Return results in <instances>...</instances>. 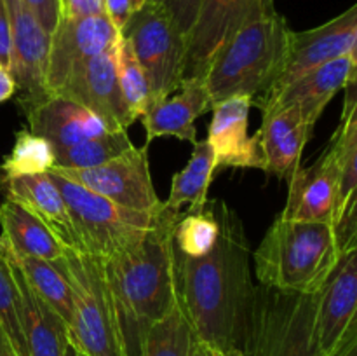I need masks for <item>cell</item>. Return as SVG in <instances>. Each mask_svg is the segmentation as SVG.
I'll return each mask as SVG.
<instances>
[{"label": "cell", "mask_w": 357, "mask_h": 356, "mask_svg": "<svg viewBox=\"0 0 357 356\" xmlns=\"http://www.w3.org/2000/svg\"><path fill=\"white\" fill-rule=\"evenodd\" d=\"M10 54H13V38H10V20L6 0H0V66L10 72Z\"/></svg>", "instance_id": "cell-38"}, {"label": "cell", "mask_w": 357, "mask_h": 356, "mask_svg": "<svg viewBox=\"0 0 357 356\" xmlns=\"http://www.w3.org/2000/svg\"><path fill=\"white\" fill-rule=\"evenodd\" d=\"M317 297L255 286L237 356H323L316 334Z\"/></svg>", "instance_id": "cell-5"}, {"label": "cell", "mask_w": 357, "mask_h": 356, "mask_svg": "<svg viewBox=\"0 0 357 356\" xmlns=\"http://www.w3.org/2000/svg\"><path fill=\"white\" fill-rule=\"evenodd\" d=\"M291 28L278 13L244 24L216 51L202 75L211 108L232 96L257 101L281 73Z\"/></svg>", "instance_id": "cell-3"}, {"label": "cell", "mask_w": 357, "mask_h": 356, "mask_svg": "<svg viewBox=\"0 0 357 356\" xmlns=\"http://www.w3.org/2000/svg\"><path fill=\"white\" fill-rule=\"evenodd\" d=\"M331 222H307L278 216L253 255L260 285L279 292L314 295L338 265Z\"/></svg>", "instance_id": "cell-4"}, {"label": "cell", "mask_w": 357, "mask_h": 356, "mask_svg": "<svg viewBox=\"0 0 357 356\" xmlns=\"http://www.w3.org/2000/svg\"><path fill=\"white\" fill-rule=\"evenodd\" d=\"M65 356H84V355H82V353H79V351H77V349L73 348V346L70 344V342H68V346H66Z\"/></svg>", "instance_id": "cell-42"}, {"label": "cell", "mask_w": 357, "mask_h": 356, "mask_svg": "<svg viewBox=\"0 0 357 356\" xmlns=\"http://www.w3.org/2000/svg\"><path fill=\"white\" fill-rule=\"evenodd\" d=\"M0 227L2 237L14 253L47 262H58L65 255V246L52 236L51 230L23 206L9 199L0 206Z\"/></svg>", "instance_id": "cell-25"}, {"label": "cell", "mask_w": 357, "mask_h": 356, "mask_svg": "<svg viewBox=\"0 0 357 356\" xmlns=\"http://www.w3.org/2000/svg\"><path fill=\"white\" fill-rule=\"evenodd\" d=\"M63 17H87L105 14V0H59Z\"/></svg>", "instance_id": "cell-37"}, {"label": "cell", "mask_w": 357, "mask_h": 356, "mask_svg": "<svg viewBox=\"0 0 357 356\" xmlns=\"http://www.w3.org/2000/svg\"><path fill=\"white\" fill-rule=\"evenodd\" d=\"M26 6V9L33 14L35 20L38 21L42 28L47 31L49 35L58 24L59 17H61V10H59V0H21Z\"/></svg>", "instance_id": "cell-35"}, {"label": "cell", "mask_w": 357, "mask_h": 356, "mask_svg": "<svg viewBox=\"0 0 357 356\" xmlns=\"http://www.w3.org/2000/svg\"><path fill=\"white\" fill-rule=\"evenodd\" d=\"M14 93H16V82H14L13 75L9 70L0 66V103L13 98Z\"/></svg>", "instance_id": "cell-39"}, {"label": "cell", "mask_w": 357, "mask_h": 356, "mask_svg": "<svg viewBox=\"0 0 357 356\" xmlns=\"http://www.w3.org/2000/svg\"><path fill=\"white\" fill-rule=\"evenodd\" d=\"M195 341L183 313L174 306L146 332L138 356H190Z\"/></svg>", "instance_id": "cell-28"}, {"label": "cell", "mask_w": 357, "mask_h": 356, "mask_svg": "<svg viewBox=\"0 0 357 356\" xmlns=\"http://www.w3.org/2000/svg\"><path fill=\"white\" fill-rule=\"evenodd\" d=\"M190 356H227V355L225 353L218 351V349H215L213 346L206 344V342L195 341Z\"/></svg>", "instance_id": "cell-41"}, {"label": "cell", "mask_w": 357, "mask_h": 356, "mask_svg": "<svg viewBox=\"0 0 357 356\" xmlns=\"http://www.w3.org/2000/svg\"><path fill=\"white\" fill-rule=\"evenodd\" d=\"M357 77L344 87L345 100L340 126L331 138L338 164V199L333 216L340 253L357 248Z\"/></svg>", "instance_id": "cell-15"}, {"label": "cell", "mask_w": 357, "mask_h": 356, "mask_svg": "<svg viewBox=\"0 0 357 356\" xmlns=\"http://www.w3.org/2000/svg\"><path fill=\"white\" fill-rule=\"evenodd\" d=\"M119 37L121 34L115 30L107 14L59 17L58 24L49 35L45 82L51 96L63 86L77 65L112 49Z\"/></svg>", "instance_id": "cell-14"}, {"label": "cell", "mask_w": 357, "mask_h": 356, "mask_svg": "<svg viewBox=\"0 0 357 356\" xmlns=\"http://www.w3.org/2000/svg\"><path fill=\"white\" fill-rule=\"evenodd\" d=\"M314 126L303 119L296 107H282L264 114L258 129L264 154V171L271 177L289 180L300 168L302 154L310 140Z\"/></svg>", "instance_id": "cell-20"}, {"label": "cell", "mask_w": 357, "mask_h": 356, "mask_svg": "<svg viewBox=\"0 0 357 356\" xmlns=\"http://www.w3.org/2000/svg\"><path fill=\"white\" fill-rule=\"evenodd\" d=\"M218 234L220 222L215 205L208 202L204 208L180 215L173 229V246L187 257H204L213 250Z\"/></svg>", "instance_id": "cell-29"}, {"label": "cell", "mask_w": 357, "mask_h": 356, "mask_svg": "<svg viewBox=\"0 0 357 356\" xmlns=\"http://www.w3.org/2000/svg\"><path fill=\"white\" fill-rule=\"evenodd\" d=\"M115 72H117L119 86L124 94L132 117L139 119L149 107V86L142 66L136 61L131 47L122 37H119L114 47Z\"/></svg>", "instance_id": "cell-33"}, {"label": "cell", "mask_w": 357, "mask_h": 356, "mask_svg": "<svg viewBox=\"0 0 357 356\" xmlns=\"http://www.w3.org/2000/svg\"><path fill=\"white\" fill-rule=\"evenodd\" d=\"M0 325L7 332L17 353L21 356H28L23 320H21L20 292L2 236H0Z\"/></svg>", "instance_id": "cell-32"}, {"label": "cell", "mask_w": 357, "mask_h": 356, "mask_svg": "<svg viewBox=\"0 0 357 356\" xmlns=\"http://www.w3.org/2000/svg\"><path fill=\"white\" fill-rule=\"evenodd\" d=\"M10 265H13L14 279L20 292L21 320H23L28 356H65L66 346H68L65 321L30 288L13 260H10Z\"/></svg>", "instance_id": "cell-24"}, {"label": "cell", "mask_w": 357, "mask_h": 356, "mask_svg": "<svg viewBox=\"0 0 357 356\" xmlns=\"http://www.w3.org/2000/svg\"><path fill=\"white\" fill-rule=\"evenodd\" d=\"M288 181V199L279 216L307 222H333L338 199V164L330 145L312 166H300Z\"/></svg>", "instance_id": "cell-19"}, {"label": "cell", "mask_w": 357, "mask_h": 356, "mask_svg": "<svg viewBox=\"0 0 357 356\" xmlns=\"http://www.w3.org/2000/svg\"><path fill=\"white\" fill-rule=\"evenodd\" d=\"M121 37L129 44L145 75L149 86L146 110L176 93L183 80L187 37L169 13L149 0L129 17L121 30Z\"/></svg>", "instance_id": "cell-8"}, {"label": "cell", "mask_w": 357, "mask_h": 356, "mask_svg": "<svg viewBox=\"0 0 357 356\" xmlns=\"http://www.w3.org/2000/svg\"><path fill=\"white\" fill-rule=\"evenodd\" d=\"M10 20V75L16 82V100L23 114L30 115L51 98L45 82L49 34L38 24L21 0H6Z\"/></svg>", "instance_id": "cell-10"}, {"label": "cell", "mask_w": 357, "mask_h": 356, "mask_svg": "<svg viewBox=\"0 0 357 356\" xmlns=\"http://www.w3.org/2000/svg\"><path fill=\"white\" fill-rule=\"evenodd\" d=\"M216 171L215 152L208 140L194 143V150L187 166L173 175L171 191L164 206L180 213V208L190 205V212L208 205V191Z\"/></svg>", "instance_id": "cell-26"}, {"label": "cell", "mask_w": 357, "mask_h": 356, "mask_svg": "<svg viewBox=\"0 0 357 356\" xmlns=\"http://www.w3.org/2000/svg\"><path fill=\"white\" fill-rule=\"evenodd\" d=\"M58 265L72 288V321L66 327L70 344L84 356H126L103 258L65 248Z\"/></svg>", "instance_id": "cell-6"}, {"label": "cell", "mask_w": 357, "mask_h": 356, "mask_svg": "<svg viewBox=\"0 0 357 356\" xmlns=\"http://www.w3.org/2000/svg\"><path fill=\"white\" fill-rule=\"evenodd\" d=\"M146 2H149V0H105V14H107L108 20L112 21L115 30L121 34L124 24L129 21V17H131L139 7L145 6Z\"/></svg>", "instance_id": "cell-36"}, {"label": "cell", "mask_w": 357, "mask_h": 356, "mask_svg": "<svg viewBox=\"0 0 357 356\" xmlns=\"http://www.w3.org/2000/svg\"><path fill=\"white\" fill-rule=\"evenodd\" d=\"M26 119L30 131L47 140L52 150L112 133L96 114L63 96H51Z\"/></svg>", "instance_id": "cell-23"}, {"label": "cell", "mask_w": 357, "mask_h": 356, "mask_svg": "<svg viewBox=\"0 0 357 356\" xmlns=\"http://www.w3.org/2000/svg\"><path fill=\"white\" fill-rule=\"evenodd\" d=\"M3 239V237H2ZM6 241V239H3ZM7 253H9L10 260L17 265L23 278L30 285V288L65 321L68 327L72 321V311H73V299H72V288H70L68 279L63 274L61 267L58 262H47L37 257H26V255L14 253L6 243Z\"/></svg>", "instance_id": "cell-27"}, {"label": "cell", "mask_w": 357, "mask_h": 356, "mask_svg": "<svg viewBox=\"0 0 357 356\" xmlns=\"http://www.w3.org/2000/svg\"><path fill=\"white\" fill-rule=\"evenodd\" d=\"M357 49V6L349 7L328 23L289 35L288 52L281 73L261 98L278 93L293 80L319 68L342 56L356 54ZM258 98V100H261ZM257 100V101H258Z\"/></svg>", "instance_id": "cell-12"}, {"label": "cell", "mask_w": 357, "mask_h": 356, "mask_svg": "<svg viewBox=\"0 0 357 356\" xmlns=\"http://www.w3.org/2000/svg\"><path fill=\"white\" fill-rule=\"evenodd\" d=\"M176 94L159 101L143 114L146 143L162 136H174L183 142H197L195 121L211 110L208 91L202 79H183Z\"/></svg>", "instance_id": "cell-22"}, {"label": "cell", "mask_w": 357, "mask_h": 356, "mask_svg": "<svg viewBox=\"0 0 357 356\" xmlns=\"http://www.w3.org/2000/svg\"><path fill=\"white\" fill-rule=\"evenodd\" d=\"M352 77H357V56H342L293 80L278 93L255 101V105L261 108V114L296 107L309 124L316 126L326 105Z\"/></svg>", "instance_id": "cell-16"}, {"label": "cell", "mask_w": 357, "mask_h": 356, "mask_svg": "<svg viewBox=\"0 0 357 356\" xmlns=\"http://www.w3.org/2000/svg\"><path fill=\"white\" fill-rule=\"evenodd\" d=\"M275 10L274 0H201L187 35L183 79H202L213 56L239 28Z\"/></svg>", "instance_id": "cell-11"}, {"label": "cell", "mask_w": 357, "mask_h": 356, "mask_svg": "<svg viewBox=\"0 0 357 356\" xmlns=\"http://www.w3.org/2000/svg\"><path fill=\"white\" fill-rule=\"evenodd\" d=\"M0 356H21L2 325H0Z\"/></svg>", "instance_id": "cell-40"}, {"label": "cell", "mask_w": 357, "mask_h": 356, "mask_svg": "<svg viewBox=\"0 0 357 356\" xmlns=\"http://www.w3.org/2000/svg\"><path fill=\"white\" fill-rule=\"evenodd\" d=\"M54 166V150L51 143L42 136L33 135L31 131H20L16 135L13 150L3 159V177H23V175L47 173Z\"/></svg>", "instance_id": "cell-31"}, {"label": "cell", "mask_w": 357, "mask_h": 356, "mask_svg": "<svg viewBox=\"0 0 357 356\" xmlns=\"http://www.w3.org/2000/svg\"><path fill=\"white\" fill-rule=\"evenodd\" d=\"M132 147L126 131L107 133L75 145L54 150V168H94L115 159Z\"/></svg>", "instance_id": "cell-30"}, {"label": "cell", "mask_w": 357, "mask_h": 356, "mask_svg": "<svg viewBox=\"0 0 357 356\" xmlns=\"http://www.w3.org/2000/svg\"><path fill=\"white\" fill-rule=\"evenodd\" d=\"M114 47L77 65L63 86L52 94L82 105L96 114L112 133L128 131L136 121L119 86Z\"/></svg>", "instance_id": "cell-13"}, {"label": "cell", "mask_w": 357, "mask_h": 356, "mask_svg": "<svg viewBox=\"0 0 357 356\" xmlns=\"http://www.w3.org/2000/svg\"><path fill=\"white\" fill-rule=\"evenodd\" d=\"M52 173L61 175L108 201L142 213H159L164 208L153 188L150 163L145 147H135L126 150L115 159L94 168H54Z\"/></svg>", "instance_id": "cell-9"}, {"label": "cell", "mask_w": 357, "mask_h": 356, "mask_svg": "<svg viewBox=\"0 0 357 356\" xmlns=\"http://www.w3.org/2000/svg\"><path fill=\"white\" fill-rule=\"evenodd\" d=\"M0 185L9 201L23 206L35 218L40 220L63 246L77 250V234L68 208L47 173L3 177Z\"/></svg>", "instance_id": "cell-21"}, {"label": "cell", "mask_w": 357, "mask_h": 356, "mask_svg": "<svg viewBox=\"0 0 357 356\" xmlns=\"http://www.w3.org/2000/svg\"><path fill=\"white\" fill-rule=\"evenodd\" d=\"M213 205L220 222L213 250L192 258L173 246L174 299L197 341L237 356L255 297L250 241L227 202Z\"/></svg>", "instance_id": "cell-1"}, {"label": "cell", "mask_w": 357, "mask_h": 356, "mask_svg": "<svg viewBox=\"0 0 357 356\" xmlns=\"http://www.w3.org/2000/svg\"><path fill=\"white\" fill-rule=\"evenodd\" d=\"M153 2L162 6L169 13V16L173 17V21L185 37L190 34L195 17H197L199 7H201V0H153Z\"/></svg>", "instance_id": "cell-34"}, {"label": "cell", "mask_w": 357, "mask_h": 356, "mask_svg": "<svg viewBox=\"0 0 357 356\" xmlns=\"http://www.w3.org/2000/svg\"><path fill=\"white\" fill-rule=\"evenodd\" d=\"M253 101L248 96H232L220 101L213 110L208 142L215 152L216 170L222 168H257L264 170L260 136L248 135Z\"/></svg>", "instance_id": "cell-17"}, {"label": "cell", "mask_w": 357, "mask_h": 356, "mask_svg": "<svg viewBox=\"0 0 357 356\" xmlns=\"http://www.w3.org/2000/svg\"><path fill=\"white\" fill-rule=\"evenodd\" d=\"M180 213L164 206L155 225L129 250L105 260L126 356H138L146 332L174 306L173 229Z\"/></svg>", "instance_id": "cell-2"}, {"label": "cell", "mask_w": 357, "mask_h": 356, "mask_svg": "<svg viewBox=\"0 0 357 356\" xmlns=\"http://www.w3.org/2000/svg\"><path fill=\"white\" fill-rule=\"evenodd\" d=\"M357 248L345 251L317 297L316 334L321 353L328 355L357 328Z\"/></svg>", "instance_id": "cell-18"}, {"label": "cell", "mask_w": 357, "mask_h": 356, "mask_svg": "<svg viewBox=\"0 0 357 356\" xmlns=\"http://www.w3.org/2000/svg\"><path fill=\"white\" fill-rule=\"evenodd\" d=\"M47 175L68 208L77 234V251L103 260L138 244L155 225L164 209L159 213H142L122 208L61 175L52 171H47Z\"/></svg>", "instance_id": "cell-7"}]
</instances>
